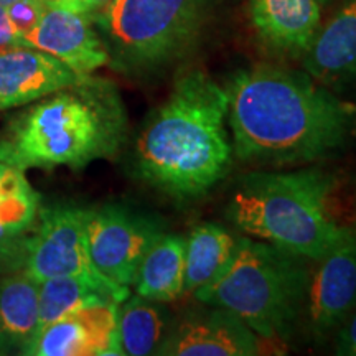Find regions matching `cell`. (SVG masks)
Segmentation results:
<instances>
[{
  "label": "cell",
  "instance_id": "obj_1",
  "mask_svg": "<svg viewBox=\"0 0 356 356\" xmlns=\"http://www.w3.org/2000/svg\"><path fill=\"white\" fill-rule=\"evenodd\" d=\"M234 157L257 165L312 163L356 137V104L305 71L254 65L226 83Z\"/></svg>",
  "mask_w": 356,
  "mask_h": 356
},
{
  "label": "cell",
  "instance_id": "obj_2",
  "mask_svg": "<svg viewBox=\"0 0 356 356\" xmlns=\"http://www.w3.org/2000/svg\"><path fill=\"white\" fill-rule=\"evenodd\" d=\"M228 95L202 70L186 71L150 114L136 145L145 184L175 200L207 195L233 167Z\"/></svg>",
  "mask_w": 356,
  "mask_h": 356
},
{
  "label": "cell",
  "instance_id": "obj_3",
  "mask_svg": "<svg viewBox=\"0 0 356 356\" xmlns=\"http://www.w3.org/2000/svg\"><path fill=\"white\" fill-rule=\"evenodd\" d=\"M226 215L249 238L314 262L356 236L340 178L322 168L249 173Z\"/></svg>",
  "mask_w": 356,
  "mask_h": 356
},
{
  "label": "cell",
  "instance_id": "obj_4",
  "mask_svg": "<svg viewBox=\"0 0 356 356\" xmlns=\"http://www.w3.org/2000/svg\"><path fill=\"white\" fill-rule=\"evenodd\" d=\"M126 136V113L114 84L84 76L10 122L0 162L29 167H86L113 157Z\"/></svg>",
  "mask_w": 356,
  "mask_h": 356
},
{
  "label": "cell",
  "instance_id": "obj_5",
  "mask_svg": "<svg viewBox=\"0 0 356 356\" xmlns=\"http://www.w3.org/2000/svg\"><path fill=\"white\" fill-rule=\"evenodd\" d=\"M309 274L302 257L244 236L220 277L193 296L229 310L264 340H286L304 310Z\"/></svg>",
  "mask_w": 356,
  "mask_h": 356
},
{
  "label": "cell",
  "instance_id": "obj_6",
  "mask_svg": "<svg viewBox=\"0 0 356 356\" xmlns=\"http://www.w3.org/2000/svg\"><path fill=\"white\" fill-rule=\"evenodd\" d=\"M210 0H113L96 12L111 63L149 71L173 63L198 38Z\"/></svg>",
  "mask_w": 356,
  "mask_h": 356
},
{
  "label": "cell",
  "instance_id": "obj_7",
  "mask_svg": "<svg viewBox=\"0 0 356 356\" xmlns=\"http://www.w3.org/2000/svg\"><path fill=\"white\" fill-rule=\"evenodd\" d=\"M160 234L162 228L154 220L124 207L88 210L86 246L92 266L121 286H134L145 252Z\"/></svg>",
  "mask_w": 356,
  "mask_h": 356
},
{
  "label": "cell",
  "instance_id": "obj_8",
  "mask_svg": "<svg viewBox=\"0 0 356 356\" xmlns=\"http://www.w3.org/2000/svg\"><path fill=\"white\" fill-rule=\"evenodd\" d=\"M86 215L88 210L70 204L42 210L37 231L25 241L24 264L30 277L38 284L61 275L106 277L89 257Z\"/></svg>",
  "mask_w": 356,
  "mask_h": 356
},
{
  "label": "cell",
  "instance_id": "obj_9",
  "mask_svg": "<svg viewBox=\"0 0 356 356\" xmlns=\"http://www.w3.org/2000/svg\"><path fill=\"white\" fill-rule=\"evenodd\" d=\"M315 262L302 312L312 335L325 338L356 309V236Z\"/></svg>",
  "mask_w": 356,
  "mask_h": 356
},
{
  "label": "cell",
  "instance_id": "obj_10",
  "mask_svg": "<svg viewBox=\"0 0 356 356\" xmlns=\"http://www.w3.org/2000/svg\"><path fill=\"white\" fill-rule=\"evenodd\" d=\"M172 323L157 355L165 356H254L264 343L254 330L229 310L210 305Z\"/></svg>",
  "mask_w": 356,
  "mask_h": 356
},
{
  "label": "cell",
  "instance_id": "obj_11",
  "mask_svg": "<svg viewBox=\"0 0 356 356\" xmlns=\"http://www.w3.org/2000/svg\"><path fill=\"white\" fill-rule=\"evenodd\" d=\"M25 43L50 53L81 76L111 63L106 43L95 32L89 15L61 6H47L37 26L25 35Z\"/></svg>",
  "mask_w": 356,
  "mask_h": 356
},
{
  "label": "cell",
  "instance_id": "obj_12",
  "mask_svg": "<svg viewBox=\"0 0 356 356\" xmlns=\"http://www.w3.org/2000/svg\"><path fill=\"white\" fill-rule=\"evenodd\" d=\"M118 307L91 305L42 327L24 353L35 356L121 355Z\"/></svg>",
  "mask_w": 356,
  "mask_h": 356
},
{
  "label": "cell",
  "instance_id": "obj_13",
  "mask_svg": "<svg viewBox=\"0 0 356 356\" xmlns=\"http://www.w3.org/2000/svg\"><path fill=\"white\" fill-rule=\"evenodd\" d=\"M84 76L50 53L32 47L0 51V111L19 108L73 86Z\"/></svg>",
  "mask_w": 356,
  "mask_h": 356
},
{
  "label": "cell",
  "instance_id": "obj_14",
  "mask_svg": "<svg viewBox=\"0 0 356 356\" xmlns=\"http://www.w3.org/2000/svg\"><path fill=\"white\" fill-rule=\"evenodd\" d=\"M305 73L327 88L356 84V0H343L300 56Z\"/></svg>",
  "mask_w": 356,
  "mask_h": 356
},
{
  "label": "cell",
  "instance_id": "obj_15",
  "mask_svg": "<svg viewBox=\"0 0 356 356\" xmlns=\"http://www.w3.org/2000/svg\"><path fill=\"white\" fill-rule=\"evenodd\" d=\"M257 37L279 55L300 58L320 29L318 0H248Z\"/></svg>",
  "mask_w": 356,
  "mask_h": 356
},
{
  "label": "cell",
  "instance_id": "obj_16",
  "mask_svg": "<svg viewBox=\"0 0 356 356\" xmlns=\"http://www.w3.org/2000/svg\"><path fill=\"white\" fill-rule=\"evenodd\" d=\"M129 287L108 277L61 275L40 282V328L91 305H121Z\"/></svg>",
  "mask_w": 356,
  "mask_h": 356
},
{
  "label": "cell",
  "instance_id": "obj_17",
  "mask_svg": "<svg viewBox=\"0 0 356 356\" xmlns=\"http://www.w3.org/2000/svg\"><path fill=\"white\" fill-rule=\"evenodd\" d=\"M137 296L149 300L173 302L185 293V238L160 234L137 270Z\"/></svg>",
  "mask_w": 356,
  "mask_h": 356
},
{
  "label": "cell",
  "instance_id": "obj_18",
  "mask_svg": "<svg viewBox=\"0 0 356 356\" xmlns=\"http://www.w3.org/2000/svg\"><path fill=\"white\" fill-rule=\"evenodd\" d=\"M170 317L162 302L129 296L118 307V343L121 355H157L170 330Z\"/></svg>",
  "mask_w": 356,
  "mask_h": 356
},
{
  "label": "cell",
  "instance_id": "obj_19",
  "mask_svg": "<svg viewBox=\"0 0 356 356\" xmlns=\"http://www.w3.org/2000/svg\"><path fill=\"white\" fill-rule=\"evenodd\" d=\"M233 234L215 222H202L185 239V292H195L222 274L234 254Z\"/></svg>",
  "mask_w": 356,
  "mask_h": 356
},
{
  "label": "cell",
  "instance_id": "obj_20",
  "mask_svg": "<svg viewBox=\"0 0 356 356\" xmlns=\"http://www.w3.org/2000/svg\"><path fill=\"white\" fill-rule=\"evenodd\" d=\"M0 328L12 346H26L40 330V284L29 274L0 280Z\"/></svg>",
  "mask_w": 356,
  "mask_h": 356
},
{
  "label": "cell",
  "instance_id": "obj_21",
  "mask_svg": "<svg viewBox=\"0 0 356 356\" xmlns=\"http://www.w3.org/2000/svg\"><path fill=\"white\" fill-rule=\"evenodd\" d=\"M40 197L24 170L0 162V244H17V239L33 225Z\"/></svg>",
  "mask_w": 356,
  "mask_h": 356
},
{
  "label": "cell",
  "instance_id": "obj_22",
  "mask_svg": "<svg viewBox=\"0 0 356 356\" xmlns=\"http://www.w3.org/2000/svg\"><path fill=\"white\" fill-rule=\"evenodd\" d=\"M47 6L48 3L44 0H17L7 7L8 19L22 38L25 40V35H29L37 26Z\"/></svg>",
  "mask_w": 356,
  "mask_h": 356
},
{
  "label": "cell",
  "instance_id": "obj_23",
  "mask_svg": "<svg viewBox=\"0 0 356 356\" xmlns=\"http://www.w3.org/2000/svg\"><path fill=\"white\" fill-rule=\"evenodd\" d=\"M337 355L356 356V309L345 323L338 328L337 337Z\"/></svg>",
  "mask_w": 356,
  "mask_h": 356
},
{
  "label": "cell",
  "instance_id": "obj_24",
  "mask_svg": "<svg viewBox=\"0 0 356 356\" xmlns=\"http://www.w3.org/2000/svg\"><path fill=\"white\" fill-rule=\"evenodd\" d=\"M15 47H29L25 40L13 29L10 19H8L7 7L0 6V51Z\"/></svg>",
  "mask_w": 356,
  "mask_h": 356
},
{
  "label": "cell",
  "instance_id": "obj_25",
  "mask_svg": "<svg viewBox=\"0 0 356 356\" xmlns=\"http://www.w3.org/2000/svg\"><path fill=\"white\" fill-rule=\"evenodd\" d=\"M22 262H25V244L24 249L19 244H0V274L15 269Z\"/></svg>",
  "mask_w": 356,
  "mask_h": 356
},
{
  "label": "cell",
  "instance_id": "obj_26",
  "mask_svg": "<svg viewBox=\"0 0 356 356\" xmlns=\"http://www.w3.org/2000/svg\"><path fill=\"white\" fill-rule=\"evenodd\" d=\"M111 2H113V0H60L58 6L79 13H86V15L91 17L95 15L96 12L102 10L106 6H109Z\"/></svg>",
  "mask_w": 356,
  "mask_h": 356
},
{
  "label": "cell",
  "instance_id": "obj_27",
  "mask_svg": "<svg viewBox=\"0 0 356 356\" xmlns=\"http://www.w3.org/2000/svg\"><path fill=\"white\" fill-rule=\"evenodd\" d=\"M12 348V345H10V341L7 340V337L3 335V332H2V328H0V355H3V353H7L8 350Z\"/></svg>",
  "mask_w": 356,
  "mask_h": 356
},
{
  "label": "cell",
  "instance_id": "obj_28",
  "mask_svg": "<svg viewBox=\"0 0 356 356\" xmlns=\"http://www.w3.org/2000/svg\"><path fill=\"white\" fill-rule=\"evenodd\" d=\"M13 2H17V0H0V6L8 7V6H10V3H13Z\"/></svg>",
  "mask_w": 356,
  "mask_h": 356
},
{
  "label": "cell",
  "instance_id": "obj_29",
  "mask_svg": "<svg viewBox=\"0 0 356 356\" xmlns=\"http://www.w3.org/2000/svg\"><path fill=\"white\" fill-rule=\"evenodd\" d=\"M318 2H320V3H327L328 0H318Z\"/></svg>",
  "mask_w": 356,
  "mask_h": 356
}]
</instances>
